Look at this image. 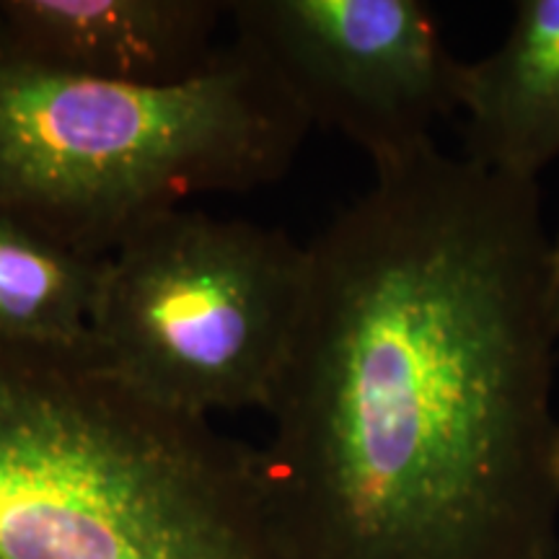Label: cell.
Segmentation results:
<instances>
[{
    "label": "cell",
    "instance_id": "1",
    "mask_svg": "<svg viewBox=\"0 0 559 559\" xmlns=\"http://www.w3.org/2000/svg\"><path fill=\"white\" fill-rule=\"evenodd\" d=\"M306 247L257 449L290 559H551L559 330L539 181L436 143Z\"/></svg>",
    "mask_w": 559,
    "mask_h": 559
},
{
    "label": "cell",
    "instance_id": "2",
    "mask_svg": "<svg viewBox=\"0 0 559 559\" xmlns=\"http://www.w3.org/2000/svg\"><path fill=\"white\" fill-rule=\"evenodd\" d=\"M0 559H290L257 449L86 347L0 342Z\"/></svg>",
    "mask_w": 559,
    "mask_h": 559
},
{
    "label": "cell",
    "instance_id": "3",
    "mask_svg": "<svg viewBox=\"0 0 559 559\" xmlns=\"http://www.w3.org/2000/svg\"><path fill=\"white\" fill-rule=\"evenodd\" d=\"M311 122L239 41L174 86L55 73L0 39V213L91 257L194 194L290 169Z\"/></svg>",
    "mask_w": 559,
    "mask_h": 559
},
{
    "label": "cell",
    "instance_id": "4",
    "mask_svg": "<svg viewBox=\"0 0 559 559\" xmlns=\"http://www.w3.org/2000/svg\"><path fill=\"white\" fill-rule=\"evenodd\" d=\"M306 275V247L283 230L171 210L104 257L86 349L179 415L267 412Z\"/></svg>",
    "mask_w": 559,
    "mask_h": 559
},
{
    "label": "cell",
    "instance_id": "5",
    "mask_svg": "<svg viewBox=\"0 0 559 559\" xmlns=\"http://www.w3.org/2000/svg\"><path fill=\"white\" fill-rule=\"evenodd\" d=\"M228 19L306 120L373 166L428 148L459 109L464 62L423 0H228Z\"/></svg>",
    "mask_w": 559,
    "mask_h": 559
},
{
    "label": "cell",
    "instance_id": "6",
    "mask_svg": "<svg viewBox=\"0 0 559 559\" xmlns=\"http://www.w3.org/2000/svg\"><path fill=\"white\" fill-rule=\"evenodd\" d=\"M226 16L221 0H0V39L55 73L174 86L213 66Z\"/></svg>",
    "mask_w": 559,
    "mask_h": 559
},
{
    "label": "cell",
    "instance_id": "7",
    "mask_svg": "<svg viewBox=\"0 0 559 559\" xmlns=\"http://www.w3.org/2000/svg\"><path fill=\"white\" fill-rule=\"evenodd\" d=\"M464 158L536 181L559 156V0H521L495 52L464 62Z\"/></svg>",
    "mask_w": 559,
    "mask_h": 559
},
{
    "label": "cell",
    "instance_id": "8",
    "mask_svg": "<svg viewBox=\"0 0 559 559\" xmlns=\"http://www.w3.org/2000/svg\"><path fill=\"white\" fill-rule=\"evenodd\" d=\"M104 257L0 213V342L86 347Z\"/></svg>",
    "mask_w": 559,
    "mask_h": 559
},
{
    "label": "cell",
    "instance_id": "9",
    "mask_svg": "<svg viewBox=\"0 0 559 559\" xmlns=\"http://www.w3.org/2000/svg\"><path fill=\"white\" fill-rule=\"evenodd\" d=\"M547 300L551 319H555L559 330V234L555 239H549V251H547Z\"/></svg>",
    "mask_w": 559,
    "mask_h": 559
},
{
    "label": "cell",
    "instance_id": "10",
    "mask_svg": "<svg viewBox=\"0 0 559 559\" xmlns=\"http://www.w3.org/2000/svg\"><path fill=\"white\" fill-rule=\"evenodd\" d=\"M551 559H559V549H557V551H555V557H551Z\"/></svg>",
    "mask_w": 559,
    "mask_h": 559
}]
</instances>
